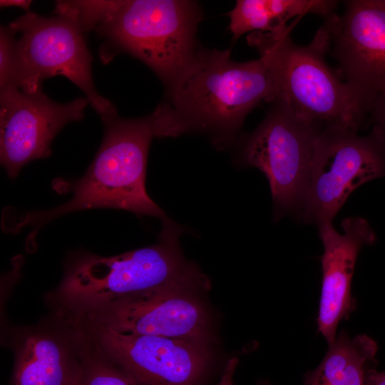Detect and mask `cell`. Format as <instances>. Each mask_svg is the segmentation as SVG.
Listing matches in <instances>:
<instances>
[{"label": "cell", "mask_w": 385, "mask_h": 385, "mask_svg": "<svg viewBox=\"0 0 385 385\" xmlns=\"http://www.w3.org/2000/svg\"><path fill=\"white\" fill-rule=\"evenodd\" d=\"M166 87L164 100L151 114L155 137L200 133L220 150L236 140L253 108L277 97L265 57L237 62L231 58L230 50L198 48Z\"/></svg>", "instance_id": "6da1fadb"}, {"label": "cell", "mask_w": 385, "mask_h": 385, "mask_svg": "<svg viewBox=\"0 0 385 385\" xmlns=\"http://www.w3.org/2000/svg\"><path fill=\"white\" fill-rule=\"evenodd\" d=\"M101 120L105 125L103 139L88 170L82 178L61 185L66 191H71V200L52 209L28 212L15 220L11 229L31 227L36 232L63 215L93 208L165 217L145 188L148 150L155 137L151 114L130 119L116 114Z\"/></svg>", "instance_id": "7a4b0ae2"}, {"label": "cell", "mask_w": 385, "mask_h": 385, "mask_svg": "<svg viewBox=\"0 0 385 385\" xmlns=\"http://www.w3.org/2000/svg\"><path fill=\"white\" fill-rule=\"evenodd\" d=\"M183 229L166 216L155 245L111 257L78 253L48 297L55 312L76 317L99 306L170 283L194 266L179 245Z\"/></svg>", "instance_id": "3957f363"}, {"label": "cell", "mask_w": 385, "mask_h": 385, "mask_svg": "<svg viewBox=\"0 0 385 385\" xmlns=\"http://www.w3.org/2000/svg\"><path fill=\"white\" fill-rule=\"evenodd\" d=\"M294 24L274 32H252L247 37L248 44L268 61L277 97L308 121L359 130L365 117L347 85L325 60L327 26L324 23L312 41L301 46L290 36Z\"/></svg>", "instance_id": "277c9868"}, {"label": "cell", "mask_w": 385, "mask_h": 385, "mask_svg": "<svg viewBox=\"0 0 385 385\" xmlns=\"http://www.w3.org/2000/svg\"><path fill=\"white\" fill-rule=\"evenodd\" d=\"M202 11L186 0H126L95 29L103 40L99 52L106 63L119 53L138 58L167 86L198 48L195 41Z\"/></svg>", "instance_id": "5b68a950"}, {"label": "cell", "mask_w": 385, "mask_h": 385, "mask_svg": "<svg viewBox=\"0 0 385 385\" xmlns=\"http://www.w3.org/2000/svg\"><path fill=\"white\" fill-rule=\"evenodd\" d=\"M343 125H324L314 144L298 218L317 227L332 222L357 188L385 178V138L374 125L366 135Z\"/></svg>", "instance_id": "8992f818"}, {"label": "cell", "mask_w": 385, "mask_h": 385, "mask_svg": "<svg viewBox=\"0 0 385 385\" xmlns=\"http://www.w3.org/2000/svg\"><path fill=\"white\" fill-rule=\"evenodd\" d=\"M209 286L207 277L195 266L170 283L71 317L123 334L210 343L212 320L202 297Z\"/></svg>", "instance_id": "52a82bcc"}, {"label": "cell", "mask_w": 385, "mask_h": 385, "mask_svg": "<svg viewBox=\"0 0 385 385\" xmlns=\"http://www.w3.org/2000/svg\"><path fill=\"white\" fill-rule=\"evenodd\" d=\"M260 125L242 142L239 163L256 168L270 187L275 220L298 217L322 125L308 121L276 98Z\"/></svg>", "instance_id": "ba28073f"}, {"label": "cell", "mask_w": 385, "mask_h": 385, "mask_svg": "<svg viewBox=\"0 0 385 385\" xmlns=\"http://www.w3.org/2000/svg\"><path fill=\"white\" fill-rule=\"evenodd\" d=\"M16 36L18 87L35 93L46 78L61 75L86 95L101 118L117 114L114 105L94 86L92 56L83 34L68 19L27 12L8 25Z\"/></svg>", "instance_id": "9c48e42d"}, {"label": "cell", "mask_w": 385, "mask_h": 385, "mask_svg": "<svg viewBox=\"0 0 385 385\" xmlns=\"http://www.w3.org/2000/svg\"><path fill=\"white\" fill-rule=\"evenodd\" d=\"M76 321L105 355L145 385H204L211 373L208 342L123 334Z\"/></svg>", "instance_id": "30bf717a"}, {"label": "cell", "mask_w": 385, "mask_h": 385, "mask_svg": "<svg viewBox=\"0 0 385 385\" xmlns=\"http://www.w3.org/2000/svg\"><path fill=\"white\" fill-rule=\"evenodd\" d=\"M324 24L328 52L366 118L385 96V0L345 1L343 14Z\"/></svg>", "instance_id": "8fae6325"}, {"label": "cell", "mask_w": 385, "mask_h": 385, "mask_svg": "<svg viewBox=\"0 0 385 385\" xmlns=\"http://www.w3.org/2000/svg\"><path fill=\"white\" fill-rule=\"evenodd\" d=\"M88 101L77 98L66 103L11 87L0 91V159L8 175L15 178L29 162L48 157L51 144L68 123L84 118Z\"/></svg>", "instance_id": "7c38bea8"}, {"label": "cell", "mask_w": 385, "mask_h": 385, "mask_svg": "<svg viewBox=\"0 0 385 385\" xmlns=\"http://www.w3.org/2000/svg\"><path fill=\"white\" fill-rule=\"evenodd\" d=\"M11 336L14 364L9 385H73L83 338L76 320L54 311L38 324L14 328Z\"/></svg>", "instance_id": "4fadbf2b"}, {"label": "cell", "mask_w": 385, "mask_h": 385, "mask_svg": "<svg viewBox=\"0 0 385 385\" xmlns=\"http://www.w3.org/2000/svg\"><path fill=\"white\" fill-rule=\"evenodd\" d=\"M317 227L323 245L317 329L329 345L337 335L339 324L355 309L351 285L359 253L364 245L374 243L376 236L369 222L359 216L344 218L342 232L332 222Z\"/></svg>", "instance_id": "5bb4252c"}, {"label": "cell", "mask_w": 385, "mask_h": 385, "mask_svg": "<svg viewBox=\"0 0 385 385\" xmlns=\"http://www.w3.org/2000/svg\"><path fill=\"white\" fill-rule=\"evenodd\" d=\"M377 351V343L371 337H351L343 330L329 345L317 367L304 375L303 385H366L367 373Z\"/></svg>", "instance_id": "9a60e30c"}, {"label": "cell", "mask_w": 385, "mask_h": 385, "mask_svg": "<svg viewBox=\"0 0 385 385\" xmlns=\"http://www.w3.org/2000/svg\"><path fill=\"white\" fill-rule=\"evenodd\" d=\"M338 1L331 0H238L228 14L235 41L247 32H274L285 28L292 18L318 15L332 17Z\"/></svg>", "instance_id": "2e32d148"}, {"label": "cell", "mask_w": 385, "mask_h": 385, "mask_svg": "<svg viewBox=\"0 0 385 385\" xmlns=\"http://www.w3.org/2000/svg\"><path fill=\"white\" fill-rule=\"evenodd\" d=\"M82 332L80 366L73 385H145L111 361Z\"/></svg>", "instance_id": "e0dca14e"}, {"label": "cell", "mask_w": 385, "mask_h": 385, "mask_svg": "<svg viewBox=\"0 0 385 385\" xmlns=\"http://www.w3.org/2000/svg\"><path fill=\"white\" fill-rule=\"evenodd\" d=\"M123 1H58L54 12L73 23L83 33L94 30L108 19Z\"/></svg>", "instance_id": "ac0fdd59"}, {"label": "cell", "mask_w": 385, "mask_h": 385, "mask_svg": "<svg viewBox=\"0 0 385 385\" xmlns=\"http://www.w3.org/2000/svg\"><path fill=\"white\" fill-rule=\"evenodd\" d=\"M11 87H18L16 36L9 26H1L0 29V91Z\"/></svg>", "instance_id": "d6986e66"}, {"label": "cell", "mask_w": 385, "mask_h": 385, "mask_svg": "<svg viewBox=\"0 0 385 385\" xmlns=\"http://www.w3.org/2000/svg\"><path fill=\"white\" fill-rule=\"evenodd\" d=\"M372 125L376 126L385 138V96L379 98L371 106L369 114Z\"/></svg>", "instance_id": "ffe728a7"}, {"label": "cell", "mask_w": 385, "mask_h": 385, "mask_svg": "<svg viewBox=\"0 0 385 385\" xmlns=\"http://www.w3.org/2000/svg\"><path fill=\"white\" fill-rule=\"evenodd\" d=\"M238 365V359H230L225 365L220 379L216 385H234L233 379L236 368Z\"/></svg>", "instance_id": "44dd1931"}, {"label": "cell", "mask_w": 385, "mask_h": 385, "mask_svg": "<svg viewBox=\"0 0 385 385\" xmlns=\"http://www.w3.org/2000/svg\"><path fill=\"white\" fill-rule=\"evenodd\" d=\"M366 385H385V371H379L370 368L367 373Z\"/></svg>", "instance_id": "7402d4cb"}, {"label": "cell", "mask_w": 385, "mask_h": 385, "mask_svg": "<svg viewBox=\"0 0 385 385\" xmlns=\"http://www.w3.org/2000/svg\"><path fill=\"white\" fill-rule=\"evenodd\" d=\"M32 1L30 0H1V6H16L20 7L27 12L30 8Z\"/></svg>", "instance_id": "603a6c76"}, {"label": "cell", "mask_w": 385, "mask_h": 385, "mask_svg": "<svg viewBox=\"0 0 385 385\" xmlns=\"http://www.w3.org/2000/svg\"><path fill=\"white\" fill-rule=\"evenodd\" d=\"M257 385H273L270 381L266 379H261L257 381Z\"/></svg>", "instance_id": "cb8c5ba5"}]
</instances>
